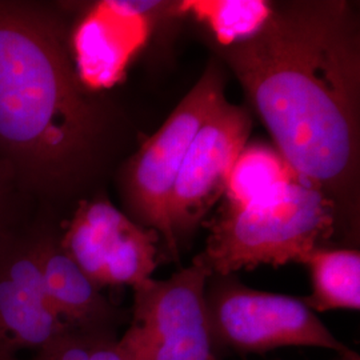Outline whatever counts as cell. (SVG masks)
Wrapping results in <instances>:
<instances>
[{"label":"cell","mask_w":360,"mask_h":360,"mask_svg":"<svg viewBox=\"0 0 360 360\" xmlns=\"http://www.w3.org/2000/svg\"><path fill=\"white\" fill-rule=\"evenodd\" d=\"M53 6L0 0V162L28 198L58 199L95 176L111 114L79 79Z\"/></svg>","instance_id":"cell-2"},{"label":"cell","mask_w":360,"mask_h":360,"mask_svg":"<svg viewBox=\"0 0 360 360\" xmlns=\"http://www.w3.org/2000/svg\"><path fill=\"white\" fill-rule=\"evenodd\" d=\"M336 214L334 200L297 180L245 206L223 205L210 226L206 250L196 259L218 276L259 266L303 264L333 235Z\"/></svg>","instance_id":"cell-3"},{"label":"cell","mask_w":360,"mask_h":360,"mask_svg":"<svg viewBox=\"0 0 360 360\" xmlns=\"http://www.w3.org/2000/svg\"><path fill=\"white\" fill-rule=\"evenodd\" d=\"M68 333L43 288L35 226L0 240V360H22Z\"/></svg>","instance_id":"cell-8"},{"label":"cell","mask_w":360,"mask_h":360,"mask_svg":"<svg viewBox=\"0 0 360 360\" xmlns=\"http://www.w3.org/2000/svg\"><path fill=\"white\" fill-rule=\"evenodd\" d=\"M210 279L206 297L214 343L245 354L315 347L354 355L303 299L257 291L232 275Z\"/></svg>","instance_id":"cell-5"},{"label":"cell","mask_w":360,"mask_h":360,"mask_svg":"<svg viewBox=\"0 0 360 360\" xmlns=\"http://www.w3.org/2000/svg\"><path fill=\"white\" fill-rule=\"evenodd\" d=\"M211 272L196 257L165 281L134 288L131 324L119 338L134 360H217L207 306Z\"/></svg>","instance_id":"cell-6"},{"label":"cell","mask_w":360,"mask_h":360,"mask_svg":"<svg viewBox=\"0 0 360 360\" xmlns=\"http://www.w3.org/2000/svg\"><path fill=\"white\" fill-rule=\"evenodd\" d=\"M132 223V219L105 199L82 200L60 233V243L82 271L101 287L105 262Z\"/></svg>","instance_id":"cell-11"},{"label":"cell","mask_w":360,"mask_h":360,"mask_svg":"<svg viewBox=\"0 0 360 360\" xmlns=\"http://www.w3.org/2000/svg\"><path fill=\"white\" fill-rule=\"evenodd\" d=\"M311 294L303 302L314 312L360 309V254L351 248H315L304 263Z\"/></svg>","instance_id":"cell-12"},{"label":"cell","mask_w":360,"mask_h":360,"mask_svg":"<svg viewBox=\"0 0 360 360\" xmlns=\"http://www.w3.org/2000/svg\"><path fill=\"white\" fill-rule=\"evenodd\" d=\"M90 360H134L116 335H101L95 339Z\"/></svg>","instance_id":"cell-16"},{"label":"cell","mask_w":360,"mask_h":360,"mask_svg":"<svg viewBox=\"0 0 360 360\" xmlns=\"http://www.w3.org/2000/svg\"><path fill=\"white\" fill-rule=\"evenodd\" d=\"M275 148L335 205L356 199L360 165V34L345 0L274 3L252 38L217 47Z\"/></svg>","instance_id":"cell-1"},{"label":"cell","mask_w":360,"mask_h":360,"mask_svg":"<svg viewBox=\"0 0 360 360\" xmlns=\"http://www.w3.org/2000/svg\"><path fill=\"white\" fill-rule=\"evenodd\" d=\"M167 1L105 0L94 4L71 31L79 79L91 92L111 89L144 46Z\"/></svg>","instance_id":"cell-9"},{"label":"cell","mask_w":360,"mask_h":360,"mask_svg":"<svg viewBox=\"0 0 360 360\" xmlns=\"http://www.w3.org/2000/svg\"><path fill=\"white\" fill-rule=\"evenodd\" d=\"M224 102V77L220 65L211 62L123 171L122 190L134 221L158 232L175 260L179 259V247L171 231L168 214L174 184L196 132Z\"/></svg>","instance_id":"cell-4"},{"label":"cell","mask_w":360,"mask_h":360,"mask_svg":"<svg viewBox=\"0 0 360 360\" xmlns=\"http://www.w3.org/2000/svg\"><path fill=\"white\" fill-rule=\"evenodd\" d=\"M35 233L43 288L59 321L72 333L115 335L119 311L65 252L60 233L46 226Z\"/></svg>","instance_id":"cell-10"},{"label":"cell","mask_w":360,"mask_h":360,"mask_svg":"<svg viewBox=\"0 0 360 360\" xmlns=\"http://www.w3.org/2000/svg\"><path fill=\"white\" fill-rule=\"evenodd\" d=\"M266 0H184L169 4V11L191 16L206 27L217 47H230L252 38L272 13Z\"/></svg>","instance_id":"cell-13"},{"label":"cell","mask_w":360,"mask_h":360,"mask_svg":"<svg viewBox=\"0 0 360 360\" xmlns=\"http://www.w3.org/2000/svg\"><path fill=\"white\" fill-rule=\"evenodd\" d=\"M297 180L302 179L275 146L247 143L232 167L223 205L245 206Z\"/></svg>","instance_id":"cell-14"},{"label":"cell","mask_w":360,"mask_h":360,"mask_svg":"<svg viewBox=\"0 0 360 360\" xmlns=\"http://www.w3.org/2000/svg\"><path fill=\"white\" fill-rule=\"evenodd\" d=\"M22 196L27 195L19 188L11 171L0 162V240L22 227L16 210Z\"/></svg>","instance_id":"cell-15"},{"label":"cell","mask_w":360,"mask_h":360,"mask_svg":"<svg viewBox=\"0 0 360 360\" xmlns=\"http://www.w3.org/2000/svg\"><path fill=\"white\" fill-rule=\"evenodd\" d=\"M252 120L242 105L219 107L190 144L169 200V226L179 247L224 196L232 167L248 143Z\"/></svg>","instance_id":"cell-7"}]
</instances>
